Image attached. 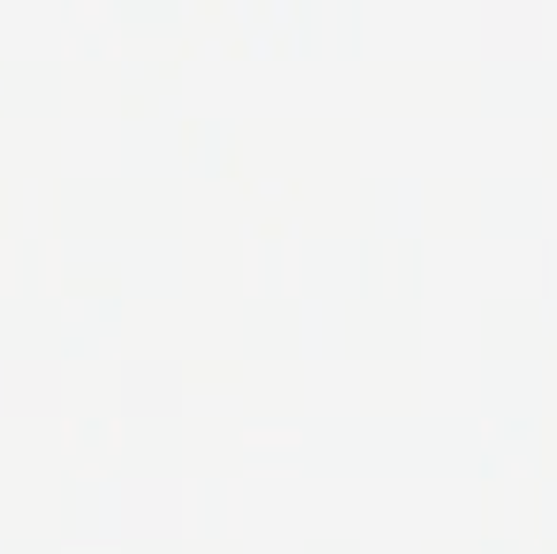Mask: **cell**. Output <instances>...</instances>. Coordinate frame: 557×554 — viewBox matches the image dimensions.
I'll return each instance as SVG.
<instances>
[{
  "label": "cell",
  "instance_id": "1",
  "mask_svg": "<svg viewBox=\"0 0 557 554\" xmlns=\"http://www.w3.org/2000/svg\"><path fill=\"white\" fill-rule=\"evenodd\" d=\"M117 525L125 540H178L186 525L183 487L171 479H129L117 490Z\"/></svg>",
  "mask_w": 557,
  "mask_h": 554
},
{
  "label": "cell",
  "instance_id": "2",
  "mask_svg": "<svg viewBox=\"0 0 557 554\" xmlns=\"http://www.w3.org/2000/svg\"><path fill=\"white\" fill-rule=\"evenodd\" d=\"M61 372L50 361H12L0 365V415L42 418L58 415Z\"/></svg>",
  "mask_w": 557,
  "mask_h": 554
},
{
  "label": "cell",
  "instance_id": "3",
  "mask_svg": "<svg viewBox=\"0 0 557 554\" xmlns=\"http://www.w3.org/2000/svg\"><path fill=\"white\" fill-rule=\"evenodd\" d=\"M122 403L129 415H178L183 403V380L178 365L171 361H133L122 372Z\"/></svg>",
  "mask_w": 557,
  "mask_h": 554
}]
</instances>
